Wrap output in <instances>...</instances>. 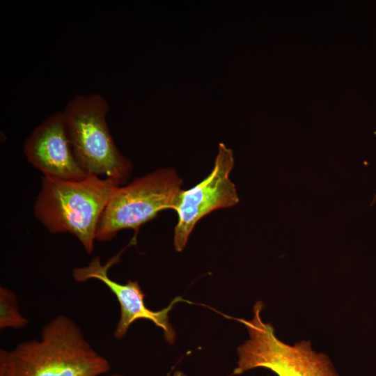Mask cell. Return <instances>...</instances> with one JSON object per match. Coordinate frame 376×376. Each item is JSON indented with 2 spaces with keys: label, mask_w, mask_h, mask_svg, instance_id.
<instances>
[{
  "label": "cell",
  "mask_w": 376,
  "mask_h": 376,
  "mask_svg": "<svg viewBox=\"0 0 376 376\" xmlns=\"http://www.w3.org/2000/svg\"><path fill=\"white\" fill-rule=\"evenodd\" d=\"M118 186L112 180L95 175L81 180L43 175L33 205L34 216L51 233L75 236L91 254L100 218Z\"/></svg>",
  "instance_id": "7a4b0ae2"
},
{
  "label": "cell",
  "mask_w": 376,
  "mask_h": 376,
  "mask_svg": "<svg viewBox=\"0 0 376 376\" xmlns=\"http://www.w3.org/2000/svg\"><path fill=\"white\" fill-rule=\"evenodd\" d=\"M108 102L100 94L79 95L63 113L75 156L88 175L109 178L120 185L131 176V162L113 140L107 124Z\"/></svg>",
  "instance_id": "3957f363"
},
{
  "label": "cell",
  "mask_w": 376,
  "mask_h": 376,
  "mask_svg": "<svg viewBox=\"0 0 376 376\" xmlns=\"http://www.w3.org/2000/svg\"><path fill=\"white\" fill-rule=\"evenodd\" d=\"M124 249L116 256L111 258L102 265L99 257L93 258L87 266L75 268L72 276L76 281L84 282L89 279H97L102 282L116 297L120 304V315L119 321L113 332L116 339H121L130 326L139 319L152 321L164 331V337L169 344H173L176 334L171 325L169 313L173 304L182 301L180 297L174 299L166 308L153 311L148 308L144 302L145 294L137 281L128 280L125 284H120L110 279L108 274L109 268L120 260Z\"/></svg>",
  "instance_id": "52a82bcc"
},
{
  "label": "cell",
  "mask_w": 376,
  "mask_h": 376,
  "mask_svg": "<svg viewBox=\"0 0 376 376\" xmlns=\"http://www.w3.org/2000/svg\"><path fill=\"white\" fill-rule=\"evenodd\" d=\"M108 376H123V375H121L120 374H111V375H109Z\"/></svg>",
  "instance_id": "8fae6325"
},
{
  "label": "cell",
  "mask_w": 376,
  "mask_h": 376,
  "mask_svg": "<svg viewBox=\"0 0 376 376\" xmlns=\"http://www.w3.org/2000/svg\"><path fill=\"white\" fill-rule=\"evenodd\" d=\"M375 202H376V194H375V196H374V197L373 198L371 204L373 205Z\"/></svg>",
  "instance_id": "30bf717a"
},
{
  "label": "cell",
  "mask_w": 376,
  "mask_h": 376,
  "mask_svg": "<svg viewBox=\"0 0 376 376\" xmlns=\"http://www.w3.org/2000/svg\"><path fill=\"white\" fill-rule=\"evenodd\" d=\"M233 166V150L220 143L210 173L194 187L179 192L173 209L178 214L173 233V244L177 251L185 249L196 224L203 217L239 203L236 187L230 178Z\"/></svg>",
  "instance_id": "8992f818"
},
{
  "label": "cell",
  "mask_w": 376,
  "mask_h": 376,
  "mask_svg": "<svg viewBox=\"0 0 376 376\" xmlns=\"http://www.w3.org/2000/svg\"><path fill=\"white\" fill-rule=\"evenodd\" d=\"M29 320L19 312L16 295L10 289L0 287V328L22 329Z\"/></svg>",
  "instance_id": "9c48e42d"
},
{
  "label": "cell",
  "mask_w": 376,
  "mask_h": 376,
  "mask_svg": "<svg viewBox=\"0 0 376 376\" xmlns=\"http://www.w3.org/2000/svg\"><path fill=\"white\" fill-rule=\"evenodd\" d=\"M24 152L45 176L81 180L88 175L75 156L63 111L49 116L33 130L24 143Z\"/></svg>",
  "instance_id": "ba28073f"
},
{
  "label": "cell",
  "mask_w": 376,
  "mask_h": 376,
  "mask_svg": "<svg viewBox=\"0 0 376 376\" xmlns=\"http://www.w3.org/2000/svg\"><path fill=\"white\" fill-rule=\"evenodd\" d=\"M182 180L173 168L157 169L117 187L100 218L96 240H111L123 229L136 232L166 210H173Z\"/></svg>",
  "instance_id": "5b68a950"
},
{
  "label": "cell",
  "mask_w": 376,
  "mask_h": 376,
  "mask_svg": "<svg viewBox=\"0 0 376 376\" xmlns=\"http://www.w3.org/2000/svg\"><path fill=\"white\" fill-rule=\"evenodd\" d=\"M263 308V303L258 301L251 320L235 318L246 327L249 338L237 347L238 359L233 375L263 368L277 376H340L329 358L314 351L310 341L291 345L278 338L273 325L262 320Z\"/></svg>",
  "instance_id": "277c9868"
},
{
  "label": "cell",
  "mask_w": 376,
  "mask_h": 376,
  "mask_svg": "<svg viewBox=\"0 0 376 376\" xmlns=\"http://www.w3.org/2000/svg\"><path fill=\"white\" fill-rule=\"evenodd\" d=\"M110 368L79 327L62 315L42 327L40 340L0 350V376H100Z\"/></svg>",
  "instance_id": "6da1fadb"
}]
</instances>
